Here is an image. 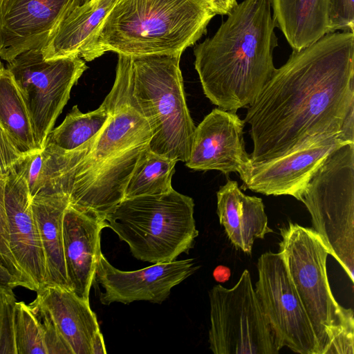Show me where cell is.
Wrapping results in <instances>:
<instances>
[{"instance_id": "obj_15", "label": "cell", "mask_w": 354, "mask_h": 354, "mask_svg": "<svg viewBox=\"0 0 354 354\" xmlns=\"http://www.w3.org/2000/svg\"><path fill=\"white\" fill-rule=\"evenodd\" d=\"M5 202L10 250L28 289L37 291L45 284L46 261L21 163L6 177Z\"/></svg>"}, {"instance_id": "obj_11", "label": "cell", "mask_w": 354, "mask_h": 354, "mask_svg": "<svg viewBox=\"0 0 354 354\" xmlns=\"http://www.w3.org/2000/svg\"><path fill=\"white\" fill-rule=\"evenodd\" d=\"M255 292L281 346L299 354H320L313 326L281 254L270 251L257 262Z\"/></svg>"}, {"instance_id": "obj_10", "label": "cell", "mask_w": 354, "mask_h": 354, "mask_svg": "<svg viewBox=\"0 0 354 354\" xmlns=\"http://www.w3.org/2000/svg\"><path fill=\"white\" fill-rule=\"evenodd\" d=\"M41 48L26 50L7 64L26 104L39 151L69 100L72 87L87 68L79 56L45 59Z\"/></svg>"}, {"instance_id": "obj_6", "label": "cell", "mask_w": 354, "mask_h": 354, "mask_svg": "<svg viewBox=\"0 0 354 354\" xmlns=\"http://www.w3.org/2000/svg\"><path fill=\"white\" fill-rule=\"evenodd\" d=\"M181 53L131 57L132 94L152 131L149 148L186 162L196 126L187 106Z\"/></svg>"}, {"instance_id": "obj_28", "label": "cell", "mask_w": 354, "mask_h": 354, "mask_svg": "<svg viewBox=\"0 0 354 354\" xmlns=\"http://www.w3.org/2000/svg\"><path fill=\"white\" fill-rule=\"evenodd\" d=\"M6 179L0 180V263L10 274L17 286H22L28 289L26 279L10 248L8 217L5 202Z\"/></svg>"}, {"instance_id": "obj_33", "label": "cell", "mask_w": 354, "mask_h": 354, "mask_svg": "<svg viewBox=\"0 0 354 354\" xmlns=\"http://www.w3.org/2000/svg\"><path fill=\"white\" fill-rule=\"evenodd\" d=\"M216 15H227L238 4L237 0H205Z\"/></svg>"}, {"instance_id": "obj_32", "label": "cell", "mask_w": 354, "mask_h": 354, "mask_svg": "<svg viewBox=\"0 0 354 354\" xmlns=\"http://www.w3.org/2000/svg\"><path fill=\"white\" fill-rule=\"evenodd\" d=\"M26 157V155L17 148L0 123V175L6 178L10 171L20 164Z\"/></svg>"}, {"instance_id": "obj_14", "label": "cell", "mask_w": 354, "mask_h": 354, "mask_svg": "<svg viewBox=\"0 0 354 354\" xmlns=\"http://www.w3.org/2000/svg\"><path fill=\"white\" fill-rule=\"evenodd\" d=\"M193 259L157 263L143 269L123 271L113 267L101 253L94 281L104 288L100 301L127 304L136 301L161 304L171 290L198 269Z\"/></svg>"}, {"instance_id": "obj_5", "label": "cell", "mask_w": 354, "mask_h": 354, "mask_svg": "<svg viewBox=\"0 0 354 354\" xmlns=\"http://www.w3.org/2000/svg\"><path fill=\"white\" fill-rule=\"evenodd\" d=\"M194 208L191 197L173 189L162 194L124 198L105 220L137 259L171 262L187 253L198 235Z\"/></svg>"}, {"instance_id": "obj_17", "label": "cell", "mask_w": 354, "mask_h": 354, "mask_svg": "<svg viewBox=\"0 0 354 354\" xmlns=\"http://www.w3.org/2000/svg\"><path fill=\"white\" fill-rule=\"evenodd\" d=\"M63 247L68 283L80 297L88 300L102 253L100 235L106 220L66 207L63 218Z\"/></svg>"}, {"instance_id": "obj_21", "label": "cell", "mask_w": 354, "mask_h": 354, "mask_svg": "<svg viewBox=\"0 0 354 354\" xmlns=\"http://www.w3.org/2000/svg\"><path fill=\"white\" fill-rule=\"evenodd\" d=\"M117 0H91L72 10L41 48L45 59L79 56L89 62L95 35Z\"/></svg>"}, {"instance_id": "obj_34", "label": "cell", "mask_w": 354, "mask_h": 354, "mask_svg": "<svg viewBox=\"0 0 354 354\" xmlns=\"http://www.w3.org/2000/svg\"><path fill=\"white\" fill-rule=\"evenodd\" d=\"M106 347L103 339V335L98 330L92 339L91 344V354H106Z\"/></svg>"}, {"instance_id": "obj_19", "label": "cell", "mask_w": 354, "mask_h": 354, "mask_svg": "<svg viewBox=\"0 0 354 354\" xmlns=\"http://www.w3.org/2000/svg\"><path fill=\"white\" fill-rule=\"evenodd\" d=\"M36 292V299L50 314L73 354H91V341L100 327L88 300L57 286L46 285Z\"/></svg>"}, {"instance_id": "obj_35", "label": "cell", "mask_w": 354, "mask_h": 354, "mask_svg": "<svg viewBox=\"0 0 354 354\" xmlns=\"http://www.w3.org/2000/svg\"><path fill=\"white\" fill-rule=\"evenodd\" d=\"M17 286L12 277L0 263V289H13Z\"/></svg>"}, {"instance_id": "obj_29", "label": "cell", "mask_w": 354, "mask_h": 354, "mask_svg": "<svg viewBox=\"0 0 354 354\" xmlns=\"http://www.w3.org/2000/svg\"><path fill=\"white\" fill-rule=\"evenodd\" d=\"M12 289H0V354H17Z\"/></svg>"}, {"instance_id": "obj_4", "label": "cell", "mask_w": 354, "mask_h": 354, "mask_svg": "<svg viewBox=\"0 0 354 354\" xmlns=\"http://www.w3.org/2000/svg\"><path fill=\"white\" fill-rule=\"evenodd\" d=\"M215 15L205 0H117L95 35L89 62L109 51L182 54L205 34Z\"/></svg>"}, {"instance_id": "obj_3", "label": "cell", "mask_w": 354, "mask_h": 354, "mask_svg": "<svg viewBox=\"0 0 354 354\" xmlns=\"http://www.w3.org/2000/svg\"><path fill=\"white\" fill-rule=\"evenodd\" d=\"M131 56L118 54L115 79L105 97L110 118L76 166L69 205L105 220L124 199V190L152 131L132 94Z\"/></svg>"}, {"instance_id": "obj_2", "label": "cell", "mask_w": 354, "mask_h": 354, "mask_svg": "<svg viewBox=\"0 0 354 354\" xmlns=\"http://www.w3.org/2000/svg\"><path fill=\"white\" fill-rule=\"evenodd\" d=\"M271 10L270 0H243L194 48L203 93L219 109L248 107L274 73L278 39Z\"/></svg>"}, {"instance_id": "obj_12", "label": "cell", "mask_w": 354, "mask_h": 354, "mask_svg": "<svg viewBox=\"0 0 354 354\" xmlns=\"http://www.w3.org/2000/svg\"><path fill=\"white\" fill-rule=\"evenodd\" d=\"M351 142H354L342 132L324 134L278 158L252 162L239 175L241 189L267 196L288 195L301 201L307 185L326 157Z\"/></svg>"}, {"instance_id": "obj_30", "label": "cell", "mask_w": 354, "mask_h": 354, "mask_svg": "<svg viewBox=\"0 0 354 354\" xmlns=\"http://www.w3.org/2000/svg\"><path fill=\"white\" fill-rule=\"evenodd\" d=\"M43 332L47 354H73L59 333L50 314L37 299L29 304Z\"/></svg>"}, {"instance_id": "obj_37", "label": "cell", "mask_w": 354, "mask_h": 354, "mask_svg": "<svg viewBox=\"0 0 354 354\" xmlns=\"http://www.w3.org/2000/svg\"><path fill=\"white\" fill-rule=\"evenodd\" d=\"M90 1H91V0H82V3H87V2Z\"/></svg>"}, {"instance_id": "obj_8", "label": "cell", "mask_w": 354, "mask_h": 354, "mask_svg": "<svg viewBox=\"0 0 354 354\" xmlns=\"http://www.w3.org/2000/svg\"><path fill=\"white\" fill-rule=\"evenodd\" d=\"M279 251L317 337L320 354L337 333L354 322L353 311L335 300L326 271L329 252L312 229L289 222L279 228Z\"/></svg>"}, {"instance_id": "obj_38", "label": "cell", "mask_w": 354, "mask_h": 354, "mask_svg": "<svg viewBox=\"0 0 354 354\" xmlns=\"http://www.w3.org/2000/svg\"><path fill=\"white\" fill-rule=\"evenodd\" d=\"M6 178H4L3 177H2L1 175H0V180H4Z\"/></svg>"}, {"instance_id": "obj_1", "label": "cell", "mask_w": 354, "mask_h": 354, "mask_svg": "<svg viewBox=\"0 0 354 354\" xmlns=\"http://www.w3.org/2000/svg\"><path fill=\"white\" fill-rule=\"evenodd\" d=\"M252 162L343 133L354 142V32L328 33L293 50L248 107Z\"/></svg>"}, {"instance_id": "obj_31", "label": "cell", "mask_w": 354, "mask_h": 354, "mask_svg": "<svg viewBox=\"0 0 354 354\" xmlns=\"http://www.w3.org/2000/svg\"><path fill=\"white\" fill-rule=\"evenodd\" d=\"M329 32H354V0H328Z\"/></svg>"}, {"instance_id": "obj_36", "label": "cell", "mask_w": 354, "mask_h": 354, "mask_svg": "<svg viewBox=\"0 0 354 354\" xmlns=\"http://www.w3.org/2000/svg\"><path fill=\"white\" fill-rule=\"evenodd\" d=\"M231 275L230 269L225 266H217L214 272L213 277L217 282L224 283L230 279Z\"/></svg>"}, {"instance_id": "obj_26", "label": "cell", "mask_w": 354, "mask_h": 354, "mask_svg": "<svg viewBox=\"0 0 354 354\" xmlns=\"http://www.w3.org/2000/svg\"><path fill=\"white\" fill-rule=\"evenodd\" d=\"M110 115L106 98L97 109L86 113L75 105L62 123L52 130L47 140L64 150H74L95 137L106 125Z\"/></svg>"}, {"instance_id": "obj_7", "label": "cell", "mask_w": 354, "mask_h": 354, "mask_svg": "<svg viewBox=\"0 0 354 354\" xmlns=\"http://www.w3.org/2000/svg\"><path fill=\"white\" fill-rule=\"evenodd\" d=\"M301 201L313 230L354 281V142L331 152L307 185Z\"/></svg>"}, {"instance_id": "obj_20", "label": "cell", "mask_w": 354, "mask_h": 354, "mask_svg": "<svg viewBox=\"0 0 354 354\" xmlns=\"http://www.w3.org/2000/svg\"><path fill=\"white\" fill-rule=\"evenodd\" d=\"M98 133L71 151L64 150L46 140L43 149L27 156L21 165L31 199L55 194L69 196L75 167L89 153Z\"/></svg>"}, {"instance_id": "obj_13", "label": "cell", "mask_w": 354, "mask_h": 354, "mask_svg": "<svg viewBox=\"0 0 354 354\" xmlns=\"http://www.w3.org/2000/svg\"><path fill=\"white\" fill-rule=\"evenodd\" d=\"M82 0H0V57L43 47Z\"/></svg>"}, {"instance_id": "obj_24", "label": "cell", "mask_w": 354, "mask_h": 354, "mask_svg": "<svg viewBox=\"0 0 354 354\" xmlns=\"http://www.w3.org/2000/svg\"><path fill=\"white\" fill-rule=\"evenodd\" d=\"M0 123L17 148L29 156L37 148L29 115L12 74L0 62Z\"/></svg>"}, {"instance_id": "obj_16", "label": "cell", "mask_w": 354, "mask_h": 354, "mask_svg": "<svg viewBox=\"0 0 354 354\" xmlns=\"http://www.w3.org/2000/svg\"><path fill=\"white\" fill-rule=\"evenodd\" d=\"M244 124L236 113L213 109L196 127L186 166L240 175L252 163L245 148Z\"/></svg>"}, {"instance_id": "obj_9", "label": "cell", "mask_w": 354, "mask_h": 354, "mask_svg": "<svg viewBox=\"0 0 354 354\" xmlns=\"http://www.w3.org/2000/svg\"><path fill=\"white\" fill-rule=\"evenodd\" d=\"M209 343L215 354H277L281 348L245 269L230 288L209 291Z\"/></svg>"}, {"instance_id": "obj_23", "label": "cell", "mask_w": 354, "mask_h": 354, "mask_svg": "<svg viewBox=\"0 0 354 354\" xmlns=\"http://www.w3.org/2000/svg\"><path fill=\"white\" fill-rule=\"evenodd\" d=\"M272 17L293 50L329 32L328 0H270Z\"/></svg>"}, {"instance_id": "obj_25", "label": "cell", "mask_w": 354, "mask_h": 354, "mask_svg": "<svg viewBox=\"0 0 354 354\" xmlns=\"http://www.w3.org/2000/svg\"><path fill=\"white\" fill-rule=\"evenodd\" d=\"M177 161L153 152L149 147L139 157L124 190V198L165 194L173 189Z\"/></svg>"}, {"instance_id": "obj_18", "label": "cell", "mask_w": 354, "mask_h": 354, "mask_svg": "<svg viewBox=\"0 0 354 354\" xmlns=\"http://www.w3.org/2000/svg\"><path fill=\"white\" fill-rule=\"evenodd\" d=\"M216 197L219 222L229 240L236 249L250 255L254 241L273 232L262 199L245 195L232 180L219 187Z\"/></svg>"}, {"instance_id": "obj_22", "label": "cell", "mask_w": 354, "mask_h": 354, "mask_svg": "<svg viewBox=\"0 0 354 354\" xmlns=\"http://www.w3.org/2000/svg\"><path fill=\"white\" fill-rule=\"evenodd\" d=\"M69 205L64 194L41 195L31 199V207L46 261L45 284L70 289L64 255L63 218ZM71 290V289H70Z\"/></svg>"}, {"instance_id": "obj_27", "label": "cell", "mask_w": 354, "mask_h": 354, "mask_svg": "<svg viewBox=\"0 0 354 354\" xmlns=\"http://www.w3.org/2000/svg\"><path fill=\"white\" fill-rule=\"evenodd\" d=\"M15 337L17 354H47L39 322L24 301L15 306Z\"/></svg>"}]
</instances>
